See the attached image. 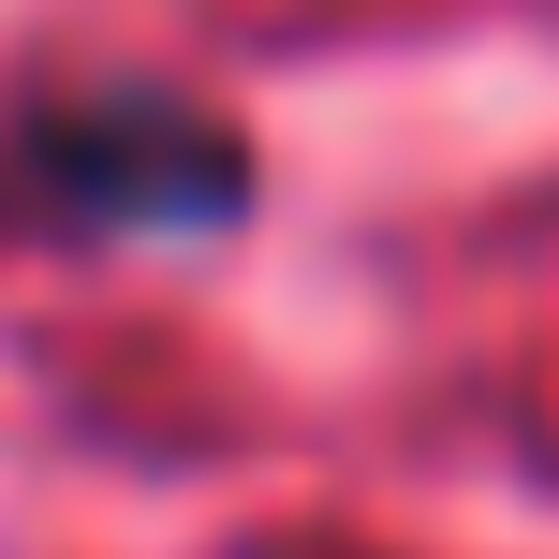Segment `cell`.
<instances>
[{
	"label": "cell",
	"mask_w": 559,
	"mask_h": 559,
	"mask_svg": "<svg viewBox=\"0 0 559 559\" xmlns=\"http://www.w3.org/2000/svg\"><path fill=\"white\" fill-rule=\"evenodd\" d=\"M29 177L74 192L88 222H222L236 206V133L177 88H74V104L29 118Z\"/></svg>",
	"instance_id": "cell-1"
}]
</instances>
